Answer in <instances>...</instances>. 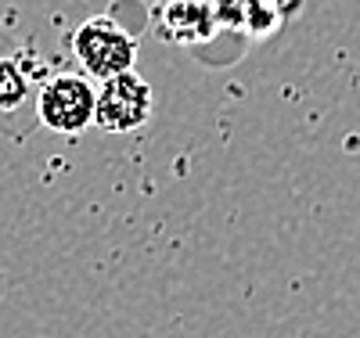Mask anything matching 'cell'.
Returning a JSON list of instances; mask_svg holds the SVG:
<instances>
[{
  "mask_svg": "<svg viewBox=\"0 0 360 338\" xmlns=\"http://www.w3.org/2000/svg\"><path fill=\"white\" fill-rule=\"evenodd\" d=\"M22 47H18V40L8 33V29L4 25H0V58H11V54H18Z\"/></svg>",
  "mask_w": 360,
  "mask_h": 338,
  "instance_id": "obj_6",
  "label": "cell"
},
{
  "mask_svg": "<svg viewBox=\"0 0 360 338\" xmlns=\"http://www.w3.org/2000/svg\"><path fill=\"white\" fill-rule=\"evenodd\" d=\"M72 54L86 79L108 83L115 76L137 72V37L127 25H119L112 15H94L72 29Z\"/></svg>",
  "mask_w": 360,
  "mask_h": 338,
  "instance_id": "obj_1",
  "label": "cell"
},
{
  "mask_svg": "<svg viewBox=\"0 0 360 338\" xmlns=\"http://www.w3.org/2000/svg\"><path fill=\"white\" fill-rule=\"evenodd\" d=\"M155 4H169V0H155Z\"/></svg>",
  "mask_w": 360,
  "mask_h": 338,
  "instance_id": "obj_7",
  "label": "cell"
},
{
  "mask_svg": "<svg viewBox=\"0 0 360 338\" xmlns=\"http://www.w3.org/2000/svg\"><path fill=\"white\" fill-rule=\"evenodd\" d=\"M98 115V86L83 72H58L37 90V122L54 134H83L94 126Z\"/></svg>",
  "mask_w": 360,
  "mask_h": 338,
  "instance_id": "obj_2",
  "label": "cell"
},
{
  "mask_svg": "<svg viewBox=\"0 0 360 338\" xmlns=\"http://www.w3.org/2000/svg\"><path fill=\"white\" fill-rule=\"evenodd\" d=\"M33 90L40 86H33V65L22 51L0 58V115H15L18 108H25Z\"/></svg>",
  "mask_w": 360,
  "mask_h": 338,
  "instance_id": "obj_5",
  "label": "cell"
},
{
  "mask_svg": "<svg viewBox=\"0 0 360 338\" xmlns=\"http://www.w3.org/2000/svg\"><path fill=\"white\" fill-rule=\"evenodd\" d=\"M152 108H155V94L144 76H137V72L115 76L108 83H98L94 126H101L105 134H130L152 119Z\"/></svg>",
  "mask_w": 360,
  "mask_h": 338,
  "instance_id": "obj_3",
  "label": "cell"
},
{
  "mask_svg": "<svg viewBox=\"0 0 360 338\" xmlns=\"http://www.w3.org/2000/svg\"><path fill=\"white\" fill-rule=\"evenodd\" d=\"M224 25L217 0H169L155 11V33L176 47H198L217 37Z\"/></svg>",
  "mask_w": 360,
  "mask_h": 338,
  "instance_id": "obj_4",
  "label": "cell"
}]
</instances>
